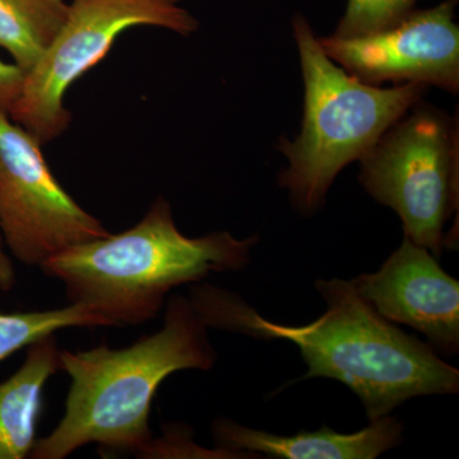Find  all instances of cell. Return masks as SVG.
Masks as SVG:
<instances>
[{
	"instance_id": "cell-17",
	"label": "cell",
	"mask_w": 459,
	"mask_h": 459,
	"mask_svg": "<svg viewBox=\"0 0 459 459\" xmlns=\"http://www.w3.org/2000/svg\"><path fill=\"white\" fill-rule=\"evenodd\" d=\"M17 283L13 258L9 255L2 234H0V292H9Z\"/></svg>"
},
{
	"instance_id": "cell-9",
	"label": "cell",
	"mask_w": 459,
	"mask_h": 459,
	"mask_svg": "<svg viewBox=\"0 0 459 459\" xmlns=\"http://www.w3.org/2000/svg\"><path fill=\"white\" fill-rule=\"evenodd\" d=\"M351 283L383 318L425 334L439 355L459 352V281L427 247L403 238L379 270Z\"/></svg>"
},
{
	"instance_id": "cell-8",
	"label": "cell",
	"mask_w": 459,
	"mask_h": 459,
	"mask_svg": "<svg viewBox=\"0 0 459 459\" xmlns=\"http://www.w3.org/2000/svg\"><path fill=\"white\" fill-rule=\"evenodd\" d=\"M320 47L347 74L380 86L420 83L452 95L459 91V26L455 0L411 12L383 31L359 38H318Z\"/></svg>"
},
{
	"instance_id": "cell-1",
	"label": "cell",
	"mask_w": 459,
	"mask_h": 459,
	"mask_svg": "<svg viewBox=\"0 0 459 459\" xmlns=\"http://www.w3.org/2000/svg\"><path fill=\"white\" fill-rule=\"evenodd\" d=\"M316 289L327 310L303 325L263 318L240 295L211 283H195L189 299L208 328L294 343L307 367L300 380L328 377L349 386L370 421L412 398L458 394L459 370L383 318L351 281L318 280Z\"/></svg>"
},
{
	"instance_id": "cell-2",
	"label": "cell",
	"mask_w": 459,
	"mask_h": 459,
	"mask_svg": "<svg viewBox=\"0 0 459 459\" xmlns=\"http://www.w3.org/2000/svg\"><path fill=\"white\" fill-rule=\"evenodd\" d=\"M208 331L189 298L172 295L162 327L131 346L60 350V369L71 377L65 415L49 435L36 440L30 458L65 459L90 444L104 453L137 457L153 437L151 407L166 377L216 365Z\"/></svg>"
},
{
	"instance_id": "cell-12",
	"label": "cell",
	"mask_w": 459,
	"mask_h": 459,
	"mask_svg": "<svg viewBox=\"0 0 459 459\" xmlns=\"http://www.w3.org/2000/svg\"><path fill=\"white\" fill-rule=\"evenodd\" d=\"M66 14L65 0H0V48L26 74L56 39Z\"/></svg>"
},
{
	"instance_id": "cell-13",
	"label": "cell",
	"mask_w": 459,
	"mask_h": 459,
	"mask_svg": "<svg viewBox=\"0 0 459 459\" xmlns=\"http://www.w3.org/2000/svg\"><path fill=\"white\" fill-rule=\"evenodd\" d=\"M74 327H107V325L80 304L69 303L59 309L35 312H0V362L60 329Z\"/></svg>"
},
{
	"instance_id": "cell-16",
	"label": "cell",
	"mask_w": 459,
	"mask_h": 459,
	"mask_svg": "<svg viewBox=\"0 0 459 459\" xmlns=\"http://www.w3.org/2000/svg\"><path fill=\"white\" fill-rule=\"evenodd\" d=\"M25 72L0 60V113L9 114L22 91Z\"/></svg>"
},
{
	"instance_id": "cell-15",
	"label": "cell",
	"mask_w": 459,
	"mask_h": 459,
	"mask_svg": "<svg viewBox=\"0 0 459 459\" xmlns=\"http://www.w3.org/2000/svg\"><path fill=\"white\" fill-rule=\"evenodd\" d=\"M137 458L171 459V458H247L241 453L217 448L205 449L197 446L192 439V434L186 428L178 425L164 427L161 437H153L151 442L142 449Z\"/></svg>"
},
{
	"instance_id": "cell-10",
	"label": "cell",
	"mask_w": 459,
	"mask_h": 459,
	"mask_svg": "<svg viewBox=\"0 0 459 459\" xmlns=\"http://www.w3.org/2000/svg\"><path fill=\"white\" fill-rule=\"evenodd\" d=\"M403 422L392 415L373 420L355 433H338L328 427L316 431L277 435L219 418L212 425L217 448L247 458L376 459L403 442Z\"/></svg>"
},
{
	"instance_id": "cell-3",
	"label": "cell",
	"mask_w": 459,
	"mask_h": 459,
	"mask_svg": "<svg viewBox=\"0 0 459 459\" xmlns=\"http://www.w3.org/2000/svg\"><path fill=\"white\" fill-rule=\"evenodd\" d=\"M258 243V235L238 238L229 231L186 237L170 204L159 197L133 228L66 247L39 267L63 283L69 303L107 327L140 325L161 312L172 290L244 270Z\"/></svg>"
},
{
	"instance_id": "cell-14",
	"label": "cell",
	"mask_w": 459,
	"mask_h": 459,
	"mask_svg": "<svg viewBox=\"0 0 459 459\" xmlns=\"http://www.w3.org/2000/svg\"><path fill=\"white\" fill-rule=\"evenodd\" d=\"M418 0H349L336 38H359L383 31L415 11Z\"/></svg>"
},
{
	"instance_id": "cell-4",
	"label": "cell",
	"mask_w": 459,
	"mask_h": 459,
	"mask_svg": "<svg viewBox=\"0 0 459 459\" xmlns=\"http://www.w3.org/2000/svg\"><path fill=\"white\" fill-rule=\"evenodd\" d=\"M292 32L304 78L301 131L277 148L287 168L279 184L298 212L313 214L325 204L341 171L360 161L386 129L424 99L420 83L373 86L347 74L320 47L303 14L292 20Z\"/></svg>"
},
{
	"instance_id": "cell-7",
	"label": "cell",
	"mask_w": 459,
	"mask_h": 459,
	"mask_svg": "<svg viewBox=\"0 0 459 459\" xmlns=\"http://www.w3.org/2000/svg\"><path fill=\"white\" fill-rule=\"evenodd\" d=\"M41 144L0 113V234L12 258L38 267L66 247L110 234L60 186Z\"/></svg>"
},
{
	"instance_id": "cell-11",
	"label": "cell",
	"mask_w": 459,
	"mask_h": 459,
	"mask_svg": "<svg viewBox=\"0 0 459 459\" xmlns=\"http://www.w3.org/2000/svg\"><path fill=\"white\" fill-rule=\"evenodd\" d=\"M60 370V349L50 334L31 344L23 364L0 382V459L31 455L45 385Z\"/></svg>"
},
{
	"instance_id": "cell-6",
	"label": "cell",
	"mask_w": 459,
	"mask_h": 459,
	"mask_svg": "<svg viewBox=\"0 0 459 459\" xmlns=\"http://www.w3.org/2000/svg\"><path fill=\"white\" fill-rule=\"evenodd\" d=\"M137 26L188 36L199 23L181 0H69L65 25L25 74L9 117L42 144L60 137L72 119L66 91L108 56L126 30Z\"/></svg>"
},
{
	"instance_id": "cell-5",
	"label": "cell",
	"mask_w": 459,
	"mask_h": 459,
	"mask_svg": "<svg viewBox=\"0 0 459 459\" xmlns=\"http://www.w3.org/2000/svg\"><path fill=\"white\" fill-rule=\"evenodd\" d=\"M359 162L368 195L398 214L403 238L439 259L458 213V117L420 101Z\"/></svg>"
}]
</instances>
